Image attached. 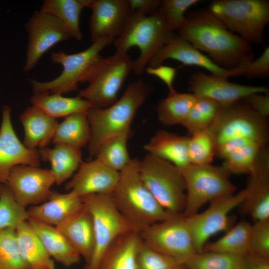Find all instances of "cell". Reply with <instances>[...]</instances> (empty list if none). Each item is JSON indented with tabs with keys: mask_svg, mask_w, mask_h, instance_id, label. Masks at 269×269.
Masks as SVG:
<instances>
[{
	"mask_svg": "<svg viewBox=\"0 0 269 269\" xmlns=\"http://www.w3.org/2000/svg\"><path fill=\"white\" fill-rule=\"evenodd\" d=\"M177 31L179 36L207 53L224 69L246 67L253 60L251 44L229 30L208 9L190 12Z\"/></svg>",
	"mask_w": 269,
	"mask_h": 269,
	"instance_id": "obj_1",
	"label": "cell"
},
{
	"mask_svg": "<svg viewBox=\"0 0 269 269\" xmlns=\"http://www.w3.org/2000/svg\"><path fill=\"white\" fill-rule=\"evenodd\" d=\"M239 101L221 107L208 129L214 142L216 154L223 159L246 145L259 143L267 145V119L257 114L245 102L242 104Z\"/></svg>",
	"mask_w": 269,
	"mask_h": 269,
	"instance_id": "obj_2",
	"label": "cell"
},
{
	"mask_svg": "<svg viewBox=\"0 0 269 269\" xmlns=\"http://www.w3.org/2000/svg\"><path fill=\"white\" fill-rule=\"evenodd\" d=\"M139 163V160L133 158L120 172L112 196L121 214L133 229L140 233L171 214L161 206L144 185L140 176Z\"/></svg>",
	"mask_w": 269,
	"mask_h": 269,
	"instance_id": "obj_3",
	"label": "cell"
},
{
	"mask_svg": "<svg viewBox=\"0 0 269 269\" xmlns=\"http://www.w3.org/2000/svg\"><path fill=\"white\" fill-rule=\"evenodd\" d=\"M148 93V86L139 79L130 83L121 97L111 106L87 111L91 131L88 143L90 156H95L105 141L131 129L136 113Z\"/></svg>",
	"mask_w": 269,
	"mask_h": 269,
	"instance_id": "obj_4",
	"label": "cell"
},
{
	"mask_svg": "<svg viewBox=\"0 0 269 269\" xmlns=\"http://www.w3.org/2000/svg\"><path fill=\"white\" fill-rule=\"evenodd\" d=\"M175 34L161 13L151 15L132 12L122 33L113 42L116 50L128 52L133 47L140 50L133 70L140 75L157 52Z\"/></svg>",
	"mask_w": 269,
	"mask_h": 269,
	"instance_id": "obj_5",
	"label": "cell"
},
{
	"mask_svg": "<svg viewBox=\"0 0 269 269\" xmlns=\"http://www.w3.org/2000/svg\"><path fill=\"white\" fill-rule=\"evenodd\" d=\"M139 171L144 185L167 212L173 215L183 213L186 185L180 168L147 153L139 160Z\"/></svg>",
	"mask_w": 269,
	"mask_h": 269,
	"instance_id": "obj_6",
	"label": "cell"
},
{
	"mask_svg": "<svg viewBox=\"0 0 269 269\" xmlns=\"http://www.w3.org/2000/svg\"><path fill=\"white\" fill-rule=\"evenodd\" d=\"M208 10L250 44L264 43V31L269 22L268 0H215Z\"/></svg>",
	"mask_w": 269,
	"mask_h": 269,
	"instance_id": "obj_7",
	"label": "cell"
},
{
	"mask_svg": "<svg viewBox=\"0 0 269 269\" xmlns=\"http://www.w3.org/2000/svg\"><path fill=\"white\" fill-rule=\"evenodd\" d=\"M134 61L128 52L116 50L102 57L86 77L88 86L77 96L88 101L95 109L108 107L118 99V93L133 68Z\"/></svg>",
	"mask_w": 269,
	"mask_h": 269,
	"instance_id": "obj_8",
	"label": "cell"
},
{
	"mask_svg": "<svg viewBox=\"0 0 269 269\" xmlns=\"http://www.w3.org/2000/svg\"><path fill=\"white\" fill-rule=\"evenodd\" d=\"M113 42L111 39H101L76 53H66L61 50L51 52L50 59L53 63L62 65L63 70L58 77L49 81L29 79L34 94L48 91L62 94L77 90L78 84L85 82L91 70L102 58L100 52Z\"/></svg>",
	"mask_w": 269,
	"mask_h": 269,
	"instance_id": "obj_9",
	"label": "cell"
},
{
	"mask_svg": "<svg viewBox=\"0 0 269 269\" xmlns=\"http://www.w3.org/2000/svg\"><path fill=\"white\" fill-rule=\"evenodd\" d=\"M81 198L92 216L95 238L92 256L84 269H98L112 242L120 235L135 231L117 209L112 193L92 194Z\"/></svg>",
	"mask_w": 269,
	"mask_h": 269,
	"instance_id": "obj_10",
	"label": "cell"
},
{
	"mask_svg": "<svg viewBox=\"0 0 269 269\" xmlns=\"http://www.w3.org/2000/svg\"><path fill=\"white\" fill-rule=\"evenodd\" d=\"M180 170L186 185V204L182 213L185 217L196 214L207 202L236 191L230 180L231 173L224 165L190 163Z\"/></svg>",
	"mask_w": 269,
	"mask_h": 269,
	"instance_id": "obj_11",
	"label": "cell"
},
{
	"mask_svg": "<svg viewBox=\"0 0 269 269\" xmlns=\"http://www.w3.org/2000/svg\"><path fill=\"white\" fill-rule=\"evenodd\" d=\"M140 235L144 244L172 258L182 267L197 253L186 217L182 214H171L150 225Z\"/></svg>",
	"mask_w": 269,
	"mask_h": 269,
	"instance_id": "obj_12",
	"label": "cell"
},
{
	"mask_svg": "<svg viewBox=\"0 0 269 269\" xmlns=\"http://www.w3.org/2000/svg\"><path fill=\"white\" fill-rule=\"evenodd\" d=\"M247 195V190L244 189L236 194L221 196L210 202L209 206L203 212L186 217L197 253L203 252L211 236L231 228L229 214L239 207Z\"/></svg>",
	"mask_w": 269,
	"mask_h": 269,
	"instance_id": "obj_13",
	"label": "cell"
},
{
	"mask_svg": "<svg viewBox=\"0 0 269 269\" xmlns=\"http://www.w3.org/2000/svg\"><path fill=\"white\" fill-rule=\"evenodd\" d=\"M28 35L26 58L23 70L33 69L41 57L57 43L72 38L66 26L51 13L34 11L25 24Z\"/></svg>",
	"mask_w": 269,
	"mask_h": 269,
	"instance_id": "obj_14",
	"label": "cell"
},
{
	"mask_svg": "<svg viewBox=\"0 0 269 269\" xmlns=\"http://www.w3.org/2000/svg\"><path fill=\"white\" fill-rule=\"evenodd\" d=\"M54 183L55 179L50 169L18 165L11 169L4 185L15 200L26 208L46 201Z\"/></svg>",
	"mask_w": 269,
	"mask_h": 269,
	"instance_id": "obj_15",
	"label": "cell"
},
{
	"mask_svg": "<svg viewBox=\"0 0 269 269\" xmlns=\"http://www.w3.org/2000/svg\"><path fill=\"white\" fill-rule=\"evenodd\" d=\"M91 9L89 28L92 43L103 38L114 41L123 32L132 14L127 0H80Z\"/></svg>",
	"mask_w": 269,
	"mask_h": 269,
	"instance_id": "obj_16",
	"label": "cell"
},
{
	"mask_svg": "<svg viewBox=\"0 0 269 269\" xmlns=\"http://www.w3.org/2000/svg\"><path fill=\"white\" fill-rule=\"evenodd\" d=\"M189 90L197 97L211 100L221 107L235 103L253 94L269 92V89L264 86L238 84L230 82L227 78L202 72L191 75Z\"/></svg>",
	"mask_w": 269,
	"mask_h": 269,
	"instance_id": "obj_17",
	"label": "cell"
},
{
	"mask_svg": "<svg viewBox=\"0 0 269 269\" xmlns=\"http://www.w3.org/2000/svg\"><path fill=\"white\" fill-rule=\"evenodd\" d=\"M167 59L178 61L183 65L200 67L208 70L213 75L227 79L231 76L243 75L246 68L241 67L232 70L224 69L187 41L176 34L157 52L150 60L149 65L156 67L162 65Z\"/></svg>",
	"mask_w": 269,
	"mask_h": 269,
	"instance_id": "obj_18",
	"label": "cell"
},
{
	"mask_svg": "<svg viewBox=\"0 0 269 269\" xmlns=\"http://www.w3.org/2000/svg\"><path fill=\"white\" fill-rule=\"evenodd\" d=\"M10 106L2 107L0 128V183L4 184L11 169L18 165L38 166V149H29L19 140L11 121Z\"/></svg>",
	"mask_w": 269,
	"mask_h": 269,
	"instance_id": "obj_19",
	"label": "cell"
},
{
	"mask_svg": "<svg viewBox=\"0 0 269 269\" xmlns=\"http://www.w3.org/2000/svg\"><path fill=\"white\" fill-rule=\"evenodd\" d=\"M247 195L239 206L243 214H248L254 222L269 220V150L263 148L250 173Z\"/></svg>",
	"mask_w": 269,
	"mask_h": 269,
	"instance_id": "obj_20",
	"label": "cell"
},
{
	"mask_svg": "<svg viewBox=\"0 0 269 269\" xmlns=\"http://www.w3.org/2000/svg\"><path fill=\"white\" fill-rule=\"evenodd\" d=\"M119 177L120 172L96 159L82 161L65 188L80 197L92 194H112Z\"/></svg>",
	"mask_w": 269,
	"mask_h": 269,
	"instance_id": "obj_21",
	"label": "cell"
},
{
	"mask_svg": "<svg viewBox=\"0 0 269 269\" xmlns=\"http://www.w3.org/2000/svg\"><path fill=\"white\" fill-rule=\"evenodd\" d=\"M83 206L80 197L69 192L61 193L51 190L47 200L27 209L29 219L57 226Z\"/></svg>",
	"mask_w": 269,
	"mask_h": 269,
	"instance_id": "obj_22",
	"label": "cell"
},
{
	"mask_svg": "<svg viewBox=\"0 0 269 269\" xmlns=\"http://www.w3.org/2000/svg\"><path fill=\"white\" fill-rule=\"evenodd\" d=\"M56 227L88 263L94 252L95 238L92 216L84 205Z\"/></svg>",
	"mask_w": 269,
	"mask_h": 269,
	"instance_id": "obj_23",
	"label": "cell"
},
{
	"mask_svg": "<svg viewBox=\"0 0 269 269\" xmlns=\"http://www.w3.org/2000/svg\"><path fill=\"white\" fill-rule=\"evenodd\" d=\"M142 244L137 232L120 235L106 251L98 269H137V257Z\"/></svg>",
	"mask_w": 269,
	"mask_h": 269,
	"instance_id": "obj_24",
	"label": "cell"
},
{
	"mask_svg": "<svg viewBox=\"0 0 269 269\" xmlns=\"http://www.w3.org/2000/svg\"><path fill=\"white\" fill-rule=\"evenodd\" d=\"M19 120L24 132L23 144L31 149L46 147L51 141L58 125L56 119L32 105L22 112Z\"/></svg>",
	"mask_w": 269,
	"mask_h": 269,
	"instance_id": "obj_25",
	"label": "cell"
},
{
	"mask_svg": "<svg viewBox=\"0 0 269 269\" xmlns=\"http://www.w3.org/2000/svg\"><path fill=\"white\" fill-rule=\"evenodd\" d=\"M28 221L53 261L65 267L79 263L81 256L56 227L30 218Z\"/></svg>",
	"mask_w": 269,
	"mask_h": 269,
	"instance_id": "obj_26",
	"label": "cell"
},
{
	"mask_svg": "<svg viewBox=\"0 0 269 269\" xmlns=\"http://www.w3.org/2000/svg\"><path fill=\"white\" fill-rule=\"evenodd\" d=\"M188 136L158 130L143 146L148 153L166 160L181 169L190 164Z\"/></svg>",
	"mask_w": 269,
	"mask_h": 269,
	"instance_id": "obj_27",
	"label": "cell"
},
{
	"mask_svg": "<svg viewBox=\"0 0 269 269\" xmlns=\"http://www.w3.org/2000/svg\"><path fill=\"white\" fill-rule=\"evenodd\" d=\"M15 234L19 254L28 269H50L54 261L28 221L18 225Z\"/></svg>",
	"mask_w": 269,
	"mask_h": 269,
	"instance_id": "obj_28",
	"label": "cell"
},
{
	"mask_svg": "<svg viewBox=\"0 0 269 269\" xmlns=\"http://www.w3.org/2000/svg\"><path fill=\"white\" fill-rule=\"evenodd\" d=\"M38 151L42 160L50 162L55 183L58 185L69 178L82 161L81 149L65 144H55L53 148L46 146Z\"/></svg>",
	"mask_w": 269,
	"mask_h": 269,
	"instance_id": "obj_29",
	"label": "cell"
},
{
	"mask_svg": "<svg viewBox=\"0 0 269 269\" xmlns=\"http://www.w3.org/2000/svg\"><path fill=\"white\" fill-rule=\"evenodd\" d=\"M30 101L32 106L55 119L65 118L76 113H87L92 108L88 101L77 96L66 97L48 91L34 94L30 98Z\"/></svg>",
	"mask_w": 269,
	"mask_h": 269,
	"instance_id": "obj_30",
	"label": "cell"
},
{
	"mask_svg": "<svg viewBox=\"0 0 269 269\" xmlns=\"http://www.w3.org/2000/svg\"><path fill=\"white\" fill-rule=\"evenodd\" d=\"M91 131L86 113H76L65 117L57 126L51 142L81 149L89 142Z\"/></svg>",
	"mask_w": 269,
	"mask_h": 269,
	"instance_id": "obj_31",
	"label": "cell"
},
{
	"mask_svg": "<svg viewBox=\"0 0 269 269\" xmlns=\"http://www.w3.org/2000/svg\"><path fill=\"white\" fill-rule=\"evenodd\" d=\"M252 224L242 221L218 240L206 243L203 251H212L242 256L250 252Z\"/></svg>",
	"mask_w": 269,
	"mask_h": 269,
	"instance_id": "obj_32",
	"label": "cell"
},
{
	"mask_svg": "<svg viewBox=\"0 0 269 269\" xmlns=\"http://www.w3.org/2000/svg\"><path fill=\"white\" fill-rule=\"evenodd\" d=\"M192 93H168L156 108L159 121L166 126L182 125L196 99Z\"/></svg>",
	"mask_w": 269,
	"mask_h": 269,
	"instance_id": "obj_33",
	"label": "cell"
},
{
	"mask_svg": "<svg viewBox=\"0 0 269 269\" xmlns=\"http://www.w3.org/2000/svg\"><path fill=\"white\" fill-rule=\"evenodd\" d=\"M84 7L80 0H44L40 9L54 15L66 26L72 38L81 41L80 17Z\"/></svg>",
	"mask_w": 269,
	"mask_h": 269,
	"instance_id": "obj_34",
	"label": "cell"
},
{
	"mask_svg": "<svg viewBox=\"0 0 269 269\" xmlns=\"http://www.w3.org/2000/svg\"><path fill=\"white\" fill-rule=\"evenodd\" d=\"M131 134L129 129L105 141L99 147L96 159L108 167L120 172L131 161L127 143Z\"/></svg>",
	"mask_w": 269,
	"mask_h": 269,
	"instance_id": "obj_35",
	"label": "cell"
},
{
	"mask_svg": "<svg viewBox=\"0 0 269 269\" xmlns=\"http://www.w3.org/2000/svg\"><path fill=\"white\" fill-rule=\"evenodd\" d=\"M221 107L211 100L197 97L181 125L191 135L208 130L214 122Z\"/></svg>",
	"mask_w": 269,
	"mask_h": 269,
	"instance_id": "obj_36",
	"label": "cell"
},
{
	"mask_svg": "<svg viewBox=\"0 0 269 269\" xmlns=\"http://www.w3.org/2000/svg\"><path fill=\"white\" fill-rule=\"evenodd\" d=\"M242 256L223 253H196L183 265L184 269H237Z\"/></svg>",
	"mask_w": 269,
	"mask_h": 269,
	"instance_id": "obj_37",
	"label": "cell"
},
{
	"mask_svg": "<svg viewBox=\"0 0 269 269\" xmlns=\"http://www.w3.org/2000/svg\"><path fill=\"white\" fill-rule=\"evenodd\" d=\"M28 219L27 209L15 200L3 184L0 196V231L9 228L15 229L19 224Z\"/></svg>",
	"mask_w": 269,
	"mask_h": 269,
	"instance_id": "obj_38",
	"label": "cell"
},
{
	"mask_svg": "<svg viewBox=\"0 0 269 269\" xmlns=\"http://www.w3.org/2000/svg\"><path fill=\"white\" fill-rule=\"evenodd\" d=\"M187 150L190 163L211 164L216 151L213 137L208 130L191 134L189 137Z\"/></svg>",
	"mask_w": 269,
	"mask_h": 269,
	"instance_id": "obj_39",
	"label": "cell"
},
{
	"mask_svg": "<svg viewBox=\"0 0 269 269\" xmlns=\"http://www.w3.org/2000/svg\"><path fill=\"white\" fill-rule=\"evenodd\" d=\"M267 146L252 143L241 147L227 155L223 165L231 174H250L260 152Z\"/></svg>",
	"mask_w": 269,
	"mask_h": 269,
	"instance_id": "obj_40",
	"label": "cell"
},
{
	"mask_svg": "<svg viewBox=\"0 0 269 269\" xmlns=\"http://www.w3.org/2000/svg\"><path fill=\"white\" fill-rule=\"evenodd\" d=\"M0 269H28L19 254L14 229L0 231Z\"/></svg>",
	"mask_w": 269,
	"mask_h": 269,
	"instance_id": "obj_41",
	"label": "cell"
},
{
	"mask_svg": "<svg viewBox=\"0 0 269 269\" xmlns=\"http://www.w3.org/2000/svg\"><path fill=\"white\" fill-rule=\"evenodd\" d=\"M199 2V0H163L158 11L174 31L178 30L184 22L186 11Z\"/></svg>",
	"mask_w": 269,
	"mask_h": 269,
	"instance_id": "obj_42",
	"label": "cell"
},
{
	"mask_svg": "<svg viewBox=\"0 0 269 269\" xmlns=\"http://www.w3.org/2000/svg\"><path fill=\"white\" fill-rule=\"evenodd\" d=\"M137 269H184L172 258L143 244L137 257Z\"/></svg>",
	"mask_w": 269,
	"mask_h": 269,
	"instance_id": "obj_43",
	"label": "cell"
},
{
	"mask_svg": "<svg viewBox=\"0 0 269 269\" xmlns=\"http://www.w3.org/2000/svg\"><path fill=\"white\" fill-rule=\"evenodd\" d=\"M250 253L269 259V220L252 224Z\"/></svg>",
	"mask_w": 269,
	"mask_h": 269,
	"instance_id": "obj_44",
	"label": "cell"
},
{
	"mask_svg": "<svg viewBox=\"0 0 269 269\" xmlns=\"http://www.w3.org/2000/svg\"><path fill=\"white\" fill-rule=\"evenodd\" d=\"M269 75V47H266L261 55L249 63L243 75L250 78H264Z\"/></svg>",
	"mask_w": 269,
	"mask_h": 269,
	"instance_id": "obj_45",
	"label": "cell"
},
{
	"mask_svg": "<svg viewBox=\"0 0 269 269\" xmlns=\"http://www.w3.org/2000/svg\"><path fill=\"white\" fill-rule=\"evenodd\" d=\"M145 70L148 74L154 76L163 82L168 88V93L176 91L173 83L176 73V68L162 64L156 67L148 66Z\"/></svg>",
	"mask_w": 269,
	"mask_h": 269,
	"instance_id": "obj_46",
	"label": "cell"
},
{
	"mask_svg": "<svg viewBox=\"0 0 269 269\" xmlns=\"http://www.w3.org/2000/svg\"><path fill=\"white\" fill-rule=\"evenodd\" d=\"M244 99L255 112L262 117L267 118L269 115V92L253 94Z\"/></svg>",
	"mask_w": 269,
	"mask_h": 269,
	"instance_id": "obj_47",
	"label": "cell"
},
{
	"mask_svg": "<svg viewBox=\"0 0 269 269\" xmlns=\"http://www.w3.org/2000/svg\"><path fill=\"white\" fill-rule=\"evenodd\" d=\"M127 0L132 12H137L145 15H151L156 13L162 1L160 0Z\"/></svg>",
	"mask_w": 269,
	"mask_h": 269,
	"instance_id": "obj_48",
	"label": "cell"
},
{
	"mask_svg": "<svg viewBox=\"0 0 269 269\" xmlns=\"http://www.w3.org/2000/svg\"><path fill=\"white\" fill-rule=\"evenodd\" d=\"M237 269H269V259L249 252L241 257Z\"/></svg>",
	"mask_w": 269,
	"mask_h": 269,
	"instance_id": "obj_49",
	"label": "cell"
},
{
	"mask_svg": "<svg viewBox=\"0 0 269 269\" xmlns=\"http://www.w3.org/2000/svg\"><path fill=\"white\" fill-rule=\"evenodd\" d=\"M3 187V184L0 183V196L2 193Z\"/></svg>",
	"mask_w": 269,
	"mask_h": 269,
	"instance_id": "obj_50",
	"label": "cell"
},
{
	"mask_svg": "<svg viewBox=\"0 0 269 269\" xmlns=\"http://www.w3.org/2000/svg\"><path fill=\"white\" fill-rule=\"evenodd\" d=\"M50 269H56L54 263L52 264Z\"/></svg>",
	"mask_w": 269,
	"mask_h": 269,
	"instance_id": "obj_51",
	"label": "cell"
}]
</instances>
